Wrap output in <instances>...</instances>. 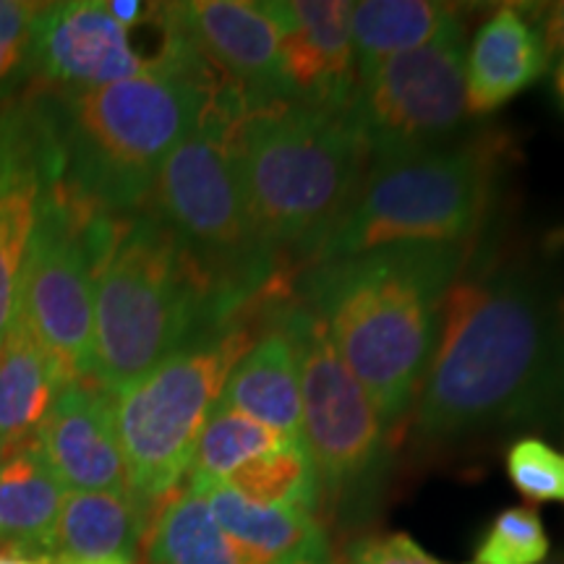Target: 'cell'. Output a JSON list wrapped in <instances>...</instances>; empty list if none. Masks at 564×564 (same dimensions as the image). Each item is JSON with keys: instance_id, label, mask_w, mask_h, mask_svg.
<instances>
[{"instance_id": "e575fe53", "label": "cell", "mask_w": 564, "mask_h": 564, "mask_svg": "<svg viewBox=\"0 0 564 564\" xmlns=\"http://www.w3.org/2000/svg\"><path fill=\"white\" fill-rule=\"evenodd\" d=\"M546 246H549V249H564V228H556V230L549 232Z\"/></svg>"}, {"instance_id": "f1b7e54d", "label": "cell", "mask_w": 564, "mask_h": 564, "mask_svg": "<svg viewBox=\"0 0 564 564\" xmlns=\"http://www.w3.org/2000/svg\"><path fill=\"white\" fill-rule=\"evenodd\" d=\"M510 484L531 502H564V455L539 436H520L505 457Z\"/></svg>"}, {"instance_id": "7402d4cb", "label": "cell", "mask_w": 564, "mask_h": 564, "mask_svg": "<svg viewBox=\"0 0 564 564\" xmlns=\"http://www.w3.org/2000/svg\"><path fill=\"white\" fill-rule=\"evenodd\" d=\"M63 499L66 489L34 442L0 457V552L45 554Z\"/></svg>"}, {"instance_id": "83f0119b", "label": "cell", "mask_w": 564, "mask_h": 564, "mask_svg": "<svg viewBox=\"0 0 564 564\" xmlns=\"http://www.w3.org/2000/svg\"><path fill=\"white\" fill-rule=\"evenodd\" d=\"M42 3L0 0V110L32 79V32Z\"/></svg>"}, {"instance_id": "d6986e66", "label": "cell", "mask_w": 564, "mask_h": 564, "mask_svg": "<svg viewBox=\"0 0 564 564\" xmlns=\"http://www.w3.org/2000/svg\"><path fill=\"white\" fill-rule=\"evenodd\" d=\"M76 382L19 314L0 343V457L34 440L63 387Z\"/></svg>"}, {"instance_id": "5bb4252c", "label": "cell", "mask_w": 564, "mask_h": 564, "mask_svg": "<svg viewBox=\"0 0 564 564\" xmlns=\"http://www.w3.org/2000/svg\"><path fill=\"white\" fill-rule=\"evenodd\" d=\"M131 30L110 17L105 0L42 3L32 32V79L40 89L82 91L131 79L147 68Z\"/></svg>"}, {"instance_id": "9c48e42d", "label": "cell", "mask_w": 564, "mask_h": 564, "mask_svg": "<svg viewBox=\"0 0 564 564\" xmlns=\"http://www.w3.org/2000/svg\"><path fill=\"white\" fill-rule=\"evenodd\" d=\"M274 322L291 337L299 358V440L319 478L322 502L337 514L364 518L390 468V432L337 356L324 322L299 295H282Z\"/></svg>"}, {"instance_id": "ffe728a7", "label": "cell", "mask_w": 564, "mask_h": 564, "mask_svg": "<svg viewBox=\"0 0 564 564\" xmlns=\"http://www.w3.org/2000/svg\"><path fill=\"white\" fill-rule=\"evenodd\" d=\"M217 405L249 415L291 440L301 436L299 358L291 337L274 322V312L270 329L243 352L241 361L230 371Z\"/></svg>"}, {"instance_id": "ac0fdd59", "label": "cell", "mask_w": 564, "mask_h": 564, "mask_svg": "<svg viewBox=\"0 0 564 564\" xmlns=\"http://www.w3.org/2000/svg\"><path fill=\"white\" fill-rule=\"evenodd\" d=\"M150 525L152 510L131 491H68L42 556L63 564L133 562Z\"/></svg>"}, {"instance_id": "d4e9b609", "label": "cell", "mask_w": 564, "mask_h": 564, "mask_svg": "<svg viewBox=\"0 0 564 564\" xmlns=\"http://www.w3.org/2000/svg\"><path fill=\"white\" fill-rule=\"evenodd\" d=\"M291 442L299 440L274 432V429L249 419V415L215 405V411L204 423L199 440H196L188 481L225 484L246 463Z\"/></svg>"}, {"instance_id": "44dd1931", "label": "cell", "mask_w": 564, "mask_h": 564, "mask_svg": "<svg viewBox=\"0 0 564 564\" xmlns=\"http://www.w3.org/2000/svg\"><path fill=\"white\" fill-rule=\"evenodd\" d=\"M204 494L220 528L238 544L272 564H329V539L312 512L264 507L243 499L228 484L188 481Z\"/></svg>"}, {"instance_id": "8fae6325", "label": "cell", "mask_w": 564, "mask_h": 564, "mask_svg": "<svg viewBox=\"0 0 564 564\" xmlns=\"http://www.w3.org/2000/svg\"><path fill=\"white\" fill-rule=\"evenodd\" d=\"M468 116L465 21L419 51L356 76L348 102V118L369 162L449 144Z\"/></svg>"}, {"instance_id": "d590c367", "label": "cell", "mask_w": 564, "mask_h": 564, "mask_svg": "<svg viewBox=\"0 0 564 564\" xmlns=\"http://www.w3.org/2000/svg\"><path fill=\"white\" fill-rule=\"evenodd\" d=\"M541 564H564V554H556V556H546Z\"/></svg>"}, {"instance_id": "7c38bea8", "label": "cell", "mask_w": 564, "mask_h": 564, "mask_svg": "<svg viewBox=\"0 0 564 564\" xmlns=\"http://www.w3.org/2000/svg\"><path fill=\"white\" fill-rule=\"evenodd\" d=\"M63 175L66 152L51 91L19 95L0 110V343L17 314L42 204Z\"/></svg>"}, {"instance_id": "f546056e", "label": "cell", "mask_w": 564, "mask_h": 564, "mask_svg": "<svg viewBox=\"0 0 564 564\" xmlns=\"http://www.w3.org/2000/svg\"><path fill=\"white\" fill-rule=\"evenodd\" d=\"M348 564H444L421 549L411 535L392 533L384 539L364 541L356 552L350 554Z\"/></svg>"}, {"instance_id": "9a60e30c", "label": "cell", "mask_w": 564, "mask_h": 564, "mask_svg": "<svg viewBox=\"0 0 564 564\" xmlns=\"http://www.w3.org/2000/svg\"><path fill=\"white\" fill-rule=\"evenodd\" d=\"M34 447L68 491H131L116 432V394L91 379L63 387Z\"/></svg>"}, {"instance_id": "2e32d148", "label": "cell", "mask_w": 564, "mask_h": 564, "mask_svg": "<svg viewBox=\"0 0 564 564\" xmlns=\"http://www.w3.org/2000/svg\"><path fill=\"white\" fill-rule=\"evenodd\" d=\"M280 26L293 105L343 112L356 87L350 13L345 0H288L264 3Z\"/></svg>"}, {"instance_id": "52a82bcc", "label": "cell", "mask_w": 564, "mask_h": 564, "mask_svg": "<svg viewBox=\"0 0 564 564\" xmlns=\"http://www.w3.org/2000/svg\"><path fill=\"white\" fill-rule=\"evenodd\" d=\"M499 160L502 147L491 137L455 139L432 150L371 160L340 220L308 264L394 243L474 241L489 217Z\"/></svg>"}, {"instance_id": "ba28073f", "label": "cell", "mask_w": 564, "mask_h": 564, "mask_svg": "<svg viewBox=\"0 0 564 564\" xmlns=\"http://www.w3.org/2000/svg\"><path fill=\"white\" fill-rule=\"evenodd\" d=\"M280 285L232 319L196 335L150 373L116 394V432L129 489L154 512L192 468L196 440L215 411L230 371L272 324Z\"/></svg>"}, {"instance_id": "5b68a950", "label": "cell", "mask_w": 564, "mask_h": 564, "mask_svg": "<svg viewBox=\"0 0 564 564\" xmlns=\"http://www.w3.org/2000/svg\"><path fill=\"white\" fill-rule=\"evenodd\" d=\"M232 147L259 236L280 257L312 262L369 165L348 108L327 112L288 102L251 110L236 123Z\"/></svg>"}, {"instance_id": "4fadbf2b", "label": "cell", "mask_w": 564, "mask_h": 564, "mask_svg": "<svg viewBox=\"0 0 564 564\" xmlns=\"http://www.w3.org/2000/svg\"><path fill=\"white\" fill-rule=\"evenodd\" d=\"M171 11L212 68L241 95L249 112L293 102L280 26L264 3L194 0L171 3Z\"/></svg>"}, {"instance_id": "6da1fadb", "label": "cell", "mask_w": 564, "mask_h": 564, "mask_svg": "<svg viewBox=\"0 0 564 564\" xmlns=\"http://www.w3.org/2000/svg\"><path fill=\"white\" fill-rule=\"evenodd\" d=\"M423 440L564 423V293L525 259L460 272L413 400Z\"/></svg>"}, {"instance_id": "1f68e13d", "label": "cell", "mask_w": 564, "mask_h": 564, "mask_svg": "<svg viewBox=\"0 0 564 564\" xmlns=\"http://www.w3.org/2000/svg\"><path fill=\"white\" fill-rule=\"evenodd\" d=\"M110 17L126 30H139V26L152 24L158 17L160 3H144V0H108Z\"/></svg>"}, {"instance_id": "277c9868", "label": "cell", "mask_w": 564, "mask_h": 564, "mask_svg": "<svg viewBox=\"0 0 564 564\" xmlns=\"http://www.w3.org/2000/svg\"><path fill=\"white\" fill-rule=\"evenodd\" d=\"M236 314L150 207L121 215L97 278L91 382L121 394Z\"/></svg>"}, {"instance_id": "836d02e7", "label": "cell", "mask_w": 564, "mask_h": 564, "mask_svg": "<svg viewBox=\"0 0 564 564\" xmlns=\"http://www.w3.org/2000/svg\"><path fill=\"white\" fill-rule=\"evenodd\" d=\"M554 89L564 105V58L560 61V66H556V70H554Z\"/></svg>"}, {"instance_id": "484cf974", "label": "cell", "mask_w": 564, "mask_h": 564, "mask_svg": "<svg viewBox=\"0 0 564 564\" xmlns=\"http://www.w3.org/2000/svg\"><path fill=\"white\" fill-rule=\"evenodd\" d=\"M225 484L253 505L285 507V510L312 514L322 505L319 478L301 442H291L246 463Z\"/></svg>"}, {"instance_id": "3957f363", "label": "cell", "mask_w": 564, "mask_h": 564, "mask_svg": "<svg viewBox=\"0 0 564 564\" xmlns=\"http://www.w3.org/2000/svg\"><path fill=\"white\" fill-rule=\"evenodd\" d=\"M223 82L162 3V45L141 74L97 89H45L61 126L66 186L108 215L144 209L165 160Z\"/></svg>"}, {"instance_id": "4316f807", "label": "cell", "mask_w": 564, "mask_h": 564, "mask_svg": "<svg viewBox=\"0 0 564 564\" xmlns=\"http://www.w3.org/2000/svg\"><path fill=\"white\" fill-rule=\"evenodd\" d=\"M546 556L549 535L535 507H507L476 546V564H541Z\"/></svg>"}, {"instance_id": "d6a6232c", "label": "cell", "mask_w": 564, "mask_h": 564, "mask_svg": "<svg viewBox=\"0 0 564 564\" xmlns=\"http://www.w3.org/2000/svg\"><path fill=\"white\" fill-rule=\"evenodd\" d=\"M0 564H63V562L45 560V556H21V554L0 552ZM100 564H137V562H100Z\"/></svg>"}, {"instance_id": "e0dca14e", "label": "cell", "mask_w": 564, "mask_h": 564, "mask_svg": "<svg viewBox=\"0 0 564 564\" xmlns=\"http://www.w3.org/2000/svg\"><path fill=\"white\" fill-rule=\"evenodd\" d=\"M549 53L520 6H499L478 26L465 53V97L470 116H489L549 68Z\"/></svg>"}, {"instance_id": "7a4b0ae2", "label": "cell", "mask_w": 564, "mask_h": 564, "mask_svg": "<svg viewBox=\"0 0 564 564\" xmlns=\"http://www.w3.org/2000/svg\"><path fill=\"white\" fill-rule=\"evenodd\" d=\"M468 267L453 243H394L308 264L299 299L394 432L413 408L449 288Z\"/></svg>"}, {"instance_id": "cb8c5ba5", "label": "cell", "mask_w": 564, "mask_h": 564, "mask_svg": "<svg viewBox=\"0 0 564 564\" xmlns=\"http://www.w3.org/2000/svg\"><path fill=\"white\" fill-rule=\"evenodd\" d=\"M150 564H272L223 531L207 499L192 486L175 489L152 514Z\"/></svg>"}, {"instance_id": "30bf717a", "label": "cell", "mask_w": 564, "mask_h": 564, "mask_svg": "<svg viewBox=\"0 0 564 564\" xmlns=\"http://www.w3.org/2000/svg\"><path fill=\"white\" fill-rule=\"evenodd\" d=\"M118 217L61 181L42 204L26 249L17 314L74 379H91L95 291Z\"/></svg>"}, {"instance_id": "8992f818", "label": "cell", "mask_w": 564, "mask_h": 564, "mask_svg": "<svg viewBox=\"0 0 564 564\" xmlns=\"http://www.w3.org/2000/svg\"><path fill=\"white\" fill-rule=\"evenodd\" d=\"M249 112L228 82L165 160L150 207L236 312L285 285L280 253L259 236L246 204L232 133Z\"/></svg>"}, {"instance_id": "4dcf8cb0", "label": "cell", "mask_w": 564, "mask_h": 564, "mask_svg": "<svg viewBox=\"0 0 564 564\" xmlns=\"http://www.w3.org/2000/svg\"><path fill=\"white\" fill-rule=\"evenodd\" d=\"M520 9L539 32L541 42H544L549 58L552 55H564V0L556 3H520Z\"/></svg>"}, {"instance_id": "603a6c76", "label": "cell", "mask_w": 564, "mask_h": 564, "mask_svg": "<svg viewBox=\"0 0 564 564\" xmlns=\"http://www.w3.org/2000/svg\"><path fill=\"white\" fill-rule=\"evenodd\" d=\"M465 21L463 6L432 0H361L352 3L350 32L356 76L379 63L429 45Z\"/></svg>"}]
</instances>
